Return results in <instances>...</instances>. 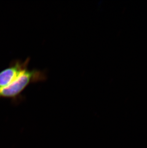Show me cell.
Segmentation results:
<instances>
[{"label":"cell","instance_id":"obj_1","mask_svg":"<svg viewBox=\"0 0 147 148\" xmlns=\"http://www.w3.org/2000/svg\"><path fill=\"white\" fill-rule=\"evenodd\" d=\"M47 79L46 71L37 69H27L11 84L0 90V98L16 100L21 97L24 90L33 83L45 81Z\"/></svg>","mask_w":147,"mask_h":148},{"label":"cell","instance_id":"obj_2","mask_svg":"<svg viewBox=\"0 0 147 148\" xmlns=\"http://www.w3.org/2000/svg\"><path fill=\"white\" fill-rule=\"evenodd\" d=\"M30 58L25 60H15L11 62L8 67L0 72V90L5 88L14 81L20 75L28 68Z\"/></svg>","mask_w":147,"mask_h":148}]
</instances>
